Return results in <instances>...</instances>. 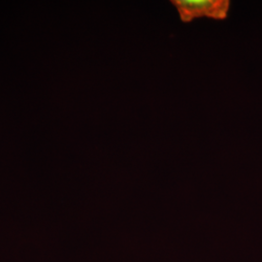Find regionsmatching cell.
<instances>
[{
	"label": "cell",
	"instance_id": "6da1fadb",
	"mask_svg": "<svg viewBox=\"0 0 262 262\" xmlns=\"http://www.w3.org/2000/svg\"><path fill=\"white\" fill-rule=\"evenodd\" d=\"M171 4L185 24L200 18L224 20L231 5L229 0H171Z\"/></svg>",
	"mask_w": 262,
	"mask_h": 262
}]
</instances>
